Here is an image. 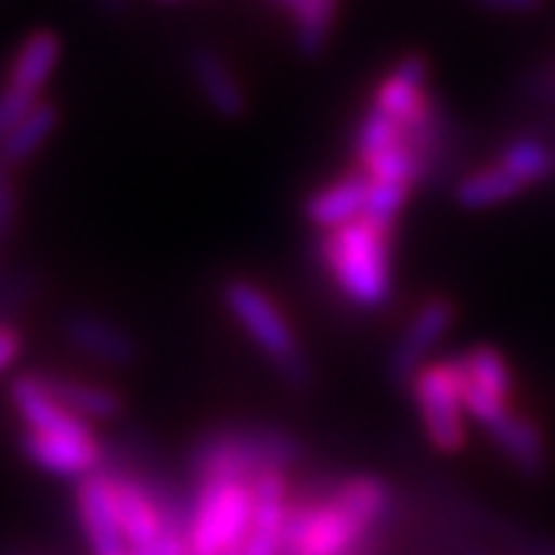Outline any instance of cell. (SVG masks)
Segmentation results:
<instances>
[{
  "label": "cell",
  "mask_w": 555,
  "mask_h": 555,
  "mask_svg": "<svg viewBox=\"0 0 555 555\" xmlns=\"http://www.w3.org/2000/svg\"><path fill=\"white\" fill-rule=\"evenodd\" d=\"M318 269L358 312H377L396 294V225L361 217L315 241Z\"/></svg>",
  "instance_id": "1"
},
{
  "label": "cell",
  "mask_w": 555,
  "mask_h": 555,
  "mask_svg": "<svg viewBox=\"0 0 555 555\" xmlns=\"http://www.w3.org/2000/svg\"><path fill=\"white\" fill-rule=\"evenodd\" d=\"M222 306L229 309V315L235 318L244 337L272 364L278 379L291 392L312 389L315 371L299 343L297 327L291 324L287 312L278 306V299L266 287H259L257 281H247V278H229L222 284Z\"/></svg>",
  "instance_id": "2"
},
{
  "label": "cell",
  "mask_w": 555,
  "mask_h": 555,
  "mask_svg": "<svg viewBox=\"0 0 555 555\" xmlns=\"http://www.w3.org/2000/svg\"><path fill=\"white\" fill-rule=\"evenodd\" d=\"M302 460V444L287 429L247 423V426H219L210 429L189 451V476L195 481L232 478L254 481L266 469L291 473Z\"/></svg>",
  "instance_id": "3"
},
{
  "label": "cell",
  "mask_w": 555,
  "mask_h": 555,
  "mask_svg": "<svg viewBox=\"0 0 555 555\" xmlns=\"http://www.w3.org/2000/svg\"><path fill=\"white\" fill-rule=\"evenodd\" d=\"M254 525L250 481L210 478L195 481L189 494V546L192 555H238Z\"/></svg>",
  "instance_id": "4"
},
{
  "label": "cell",
  "mask_w": 555,
  "mask_h": 555,
  "mask_svg": "<svg viewBox=\"0 0 555 555\" xmlns=\"http://www.w3.org/2000/svg\"><path fill=\"white\" fill-rule=\"evenodd\" d=\"M408 392L414 398L416 416L426 441L438 454H456L469 441V416L463 408V386L454 356L433 358L411 379Z\"/></svg>",
  "instance_id": "5"
},
{
  "label": "cell",
  "mask_w": 555,
  "mask_h": 555,
  "mask_svg": "<svg viewBox=\"0 0 555 555\" xmlns=\"http://www.w3.org/2000/svg\"><path fill=\"white\" fill-rule=\"evenodd\" d=\"M456 371L463 386V408L469 423L478 429H488L496 416H503L509 408H516L518 379L509 358L496 346L478 343L463 352H456Z\"/></svg>",
  "instance_id": "6"
},
{
  "label": "cell",
  "mask_w": 555,
  "mask_h": 555,
  "mask_svg": "<svg viewBox=\"0 0 555 555\" xmlns=\"http://www.w3.org/2000/svg\"><path fill=\"white\" fill-rule=\"evenodd\" d=\"M456 321L454 302L448 297H429L416 306V312L408 318L404 331L398 334L396 346L389 352V374L398 386H411L416 371L433 361V349L451 334Z\"/></svg>",
  "instance_id": "7"
},
{
  "label": "cell",
  "mask_w": 555,
  "mask_h": 555,
  "mask_svg": "<svg viewBox=\"0 0 555 555\" xmlns=\"http://www.w3.org/2000/svg\"><path fill=\"white\" fill-rule=\"evenodd\" d=\"M438 96L429 90V62L423 53H408L392 65V72L374 90V108L396 118L404 133L433 112Z\"/></svg>",
  "instance_id": "8"
},
{
  "label": "cell",
  "mask_w": 555,
  "mask_h": 555,
  "mask_svg": "<svg viewBox=\"0 0 555 555\" xmlns=\"http://www.w3.org/2000/svg\"><path fill=\"white\" fill-rule=\"evenodd\" d=\"M75 509L90 555H130L115 506V485L105 469L80 478L75 488Z\"/></svg>",
  "instance_id": "9"
},
{
  "label": "cell",
  "mask_w": 555,
  "mask_h": 555,
  "mask_svg": "<svg viewBox=\"0 0 555 555\" xmlns=\"http://www.w3.org/2000/svg\"><path fill=\"white\" fill-rule=\"evenodd\" d=\"M22 451L40 469L62 478H87L100 473L105 466V448H102L96 429L80 433V436H43V433H28L22 436Z\"/></svg>",
  "instance_id": "10"
},
{
  "label": "cell",
  "mask_w": 555,
  "mask_h": 555,
  "mask_svg": "<svg viewBox=\"0 0 555 555\" xmlns=\"http://www.w3.org/2000/svg\"><path fill=\"white\" fill-rule=\"evenodd\" d=\"M367 201H371V179L352 167L337 179L318 185L315 192H309L302 201V217L318 232H331L364 217Z\"/></svg>",
  "instance_id": "11"
},
{
  "label": "cell",
  "mask_w": 555,
  "mask_h": 555,
  "mask_svg": "<svg viewBox=\"0 0 555 555\" xmlns=\"http://www.w3.org/2000/svg\"><path fill=\"white\" fill-rule=\"evenodd\" d=\"M488 441L494 444V451L516 473L528 478H540L550 466V454H546V436L540 429L534 416L525 414L521 408H509L503 416H496L488 429H481Z\"/></svg>",
  "instance_id": "12"
},
{
  "label": "cell",
  "mask_w": 555,
  "mask_h": 555,
  "mask_svg": "<svg viewBox=\"0 0 555 555\" xmlns=\"http://www.w3.org/2000/svg\"><path fill=\"white\" fill-rule=\"evenodd\" d=\"M65 339L96 364L130 367L139 361V343L120 324L93 312H75L65 318Z\"/></svg>",
  "instance_id": "13"
},
{
  "label": "cell",
  "mask_w": 555,
  "mask_h": 555,
  "mask_svg": "<svg viewBox=\"0 0 555 555\" xmlns=\"http://www.w3.org/2000/svg\"><path fill=\"white\" fill-rule=\"evenodd\" d=\"M10 401L16 408L20 420L28 426V433H43V436H80L93 433V423L83 416L72 414L62 408L56 398L50 396L40 383V374H22L10 386Z\"/></svg>",
  "instance_id": "14"
},
{
  "label": "cell",
  "mask_w": 555,
  "mask_h": 555,
  "mask_svg": "<svg viewBox=\"0 0 555 555\" xmlns=\"http://www.w3.org/2000/svg\"><path fill=\"white\" fill-rule=\"evenodd\" d=\"M189 72L198 83L204 102L217 112L219 118L238 120L247 115V93L235 78V72L229 68V62L219 56L210 47H195L189 53Z\"/></svg>",
  "instance_id": "15"
},
{
  "label": "cell",
  "mask_w": 555,
  "mask_h": 555,
  "mask_svg": "<svg viewBox=\"0 0 555 555\" xmlns=\"http://www.w3.org/2000/svg\"><path fill=\"white\" fill-rule=\"evenodd\" d=\"M331 494L337 496V503H343L352 516L377 531H389L396 518V491L386 478L367 476V473L331 478Z\"/></svg>",
  "instance_id": "16"
},
{
  "label": "cell",
  "mask_w": 555,
  "mask_h": 555,
  "mask_svg": "<svg viewBox=\"0 0 555 555\" xmlns=\"http://www.w3.org/2000/svg\"><path fill=\"white\" fill-rule=\"evenodd\" d=\"M40 383L50 396L60 401L62 408H68L72 414L83 416L87 423L93 420H115L124 414V398L118 389L93 383V379L78 377H56V374H40Z\"/></svg>",
  "instance_id": "17"
},
{
  "label": "cell",
  "mask_w": 555,
  "mask_h": 555,
  "mask_svg": "<svg viewBox=\"0 0 555 555\" xmlns=\"http://www.w3.org/2000/svg\"><path fill=\"white\" fill-rule=\"evenodd\" d=\"M494 164L503 167L528 192V189H537V185L555 179V145L534 133H521L496 152Z\"/></svg>",
  "instance_id": "18"
},
{
  "label": "cell",
  "mask_w": 555,
  "mask_h": 555,
  "mask_svg": "<svg viewBox=\"0 0 555 555\" xmlns=\"http://www.w3.org/2000/svg\"><path fill=\"white\" fill-rule=\"evenodd\" d=\"M339 3L343 0H291L284 7L299 56H321L339 20Z\"/></svg>",
  "instance_id": "19"
},
{
  "label": "cell",
  "mask_w": 555,
  "mask_h": 555,
  "mask_svg": "<svg viewBox=\"0 0 555 555\" xmlns=\"http://www.w3.org/2000/svg\"><path fill=\"white\" fill-rule=\"evenodd\" d=\"M521 192L525 189L503 167H496L494 160L463 173L454 182V201L463 210H491V207L516 201Z\"/></svg>",
  "instance_id": "20"
},
{
  "label": "cell",
  "mask_w": 555,
  "mask_h": 555,
  "mask_svg": "<svg viewBox=\"0 0 555 555\" xmlns=\"http://www.w3.org/2000/svg\"><path fill=\"white\" fill-rule=\"evenodd\" d=\"M56 118H60V112H56L53 102H38V105L28 112V118H22L7 137L0 139V160H3L7 167H16L22 160L31 158V155L38 152L40 142L53 133Z\"/></svg>",
  "instance_id": "21"
},
{
  "label": "cell",
  "mask_w": 555,
  "mask_h": 555,
  "mask_svg": "<svg viewBox=\"0 0 555 555\" xmlns=\"http://www.w3.org/2000/svg\"><path fill=\"white\" fill-rule=\"evenodd\" d=\"M60 53V40L53 31H35L31 38L22 43L20 56L13 62V72H10V87H20L25 93H35L47 83L50 78V68L56 62Z\"/></svg>",
  "instance_id": "22"
},
{
  "label": "cell",
  "mask_w": 555,
  "mask_h": 555,
  "mask_svg": "<svg viewBox=\"0 0 555 555\" xmlns=\"http://www.w3.org/2000/svg\"><path fill=\"white\" fill-rule=\"evenodd\" d=\"M38 105L35 93H25L20 87H7L0 93V139L7 137L22 118H28V112Z\"/></svg>",
  "instance_id": "23"
},
{
  "label": "cell",
  "mask_w": 555,
  "mask_h": 555,
  "mask_svg": "<svg viewBox=\"0 0 555 555\" xmlns=\"http://www.w3.org/2000/svg\"><path fill=\"white\" fill-rule=\"evenodd\" d=\"M13 222H16V192L7 177V164L0 160V238L13 232Z\"/></svg>",
  "instance_id": "24"
},
{
  "label": "cell",
  "mask_w": 555,
  "mask_h": 555,
  "mask_svg": "<svg viewBox=\"0 0 555 555\" xmlns=\"http://www.w3.org/2000/svg\"><path fill=\"white\" fill-rule=\"evenodd\" d=\"M22 331L20 327H13V324H3L0 321V371H7L22 352Z\"/></svg>",
  "instance_id": "25"
},
{
  "label": "cell",
  "mask_w": 555,
  "mask_h": 555,
  "mask_svg": "<svg viewBox=\"0 0 555 555\" xmlns=\"http://www.w3.org/2000/svg\"><path fill=\"white\" fill-rule=\"evenodd\" d=\"M476 3L491 13H534L543 7V0H476Z\"/></svg>",
  "instance_id": "26"
},
{
  "label": "cell",
  "mask_w": 555,
  "mask_h": 555,
  "mask_svg": "<svg viewBox=\"0 0 555 555\" xmlns=\"http://www.w3.org/2000/svg\"><path fill=\"white\" fill-rule=\"evenodd\" d=\"M100 3L102 13H108V16H124L127 13V0H96Z\"/></svg>",
  "instance_id": "27"
},
{
  "label": "cell",
  "mask_w": 555,
  "mask_h": 555,
  "mask_svg": "<svg viewBox=\"0 0 555 555\" xmlns=\"http://www.w3.org/2000/svg\"><path fill=\"white\" fill-rule=\"evenodd\" d=\"M278 7H287V3H291V0H275Z\"/></svg>",
  "instance_id": "28"
},
{
  "label": "cell",
  "mask_w": 555,
  "mask_h": 555,
  "mask_svg": "<svg viewBox=\"0 0 555 555\" xmlns=\"http://www.w3.org/2000/svg\"><path fill=\"white\" fill-rule=\"evenodd\" d=\"M130 555H133V553H130Z\"/></svg>",
  "instance_id": "29"
}]
</instances>
